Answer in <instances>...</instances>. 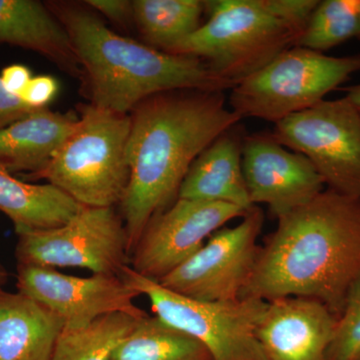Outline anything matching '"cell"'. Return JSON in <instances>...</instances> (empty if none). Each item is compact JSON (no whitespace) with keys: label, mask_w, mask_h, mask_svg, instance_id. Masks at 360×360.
Wrapping results in <instances>:
<instances>
[{"label":"cell","mask_w":360,"mask_h":360,"mask_svg":"<svg viewBox=\"0 0 360 360\" xmlns=\"http://www.w3.org/2000/svg\"><path fill=\"white\" fill-rule=\"evenodd\" d=\"M130 117V176L120 207L131 255L149 222L179 198L193 161L241 117L224 91L205 90L156 94Z\"/></svg>","instance_id":"obj_1"},{"label":"cell","mask_w":360,"mask_h":360,"mask_svg":"<svg viewBox=\"0 0 360 360\" xmlns=\"http://www.w3.org/2000/svg\"><path fill=\"white\" fill-rule=\"evenodd\" d=\"M277 220L241 297L314 298L338 319L360 276V198L324 189Z\"/></svg>","instance_id":"obj_2"},{"label":"cell","mask_w":360,"mask_h":360,"mask_svg":"<svg viewBox=\"0 0 360 360\" xmlns=\"http://www.w3.org/2000/svg\"><path fill=\"white\" fill-rule=\"evenodd\" d=\"M87 78L92 105L127 115L149 97L179 90L225 91L229 82L205 61L161 51L112 32L94 9L53 4Z\"/></svg>","instance_id":"obj_3"},{"label":"cell","mask_w":360,"mask_h":360,"mask_svg":"<svg viewBox=\"0 0 360 360\" xmlns=\"http://www.w3.org/2000/svg\"><path fill=\"white\" fill-rule=\"evenodd\" d=\"M317 0H212L208 20L169 53L193 56L232 87L297 46Z\"/></svg>","instance_id":"obj_4"},{"label":"cell","mask_w":360,"mask_h":360,"mask_svg":"<svg viewBox=\"0 0 360 360\" xmlns=\"http://www.w3.org/2000/svg\"><path fill=\"white\" fill-rule=\"evenodd\" d=\"M131 117L84 106L70 136L32 179H46L82 206L115 207L129 186Z\"/></svg>","instance_id":"obj_5"},{"label":"cell","mask_w":360,"mask_h":360,"mask_svg":"<svg viewBox=\"0 0 360 360\" xmlns=\"http://www.w3.org/2000/svg\"><path fill=\"white\" fill-rule=\"evenodd\" d=\"M360 71V54L335 58L293 46L234 85L229 105L245 117L277 123L324 101Z\"/></svg>","instance_id":"obj_6"},{"label":"cell","mask_w":360,"mask_h":360,"mask_svg":"<svg viewBox=\"0 0 360 360\" xmlns=\"http://www.w3.org/2000/svg\"><path fill=\"white\" fill-rule=\"evenodd\" d=\"M120 276L148 298L156 317L200 341L212 360H264L257 328L267 302L251 297L217 302L191 300L141 276L130 265Z\"/></svg>","instance_id":"obj_7"},{"label":"cell","mask_w":360,"mask_h":360,"mask_svg":"<svg viewBox=\"0 0 360 360\" xmlns=\"http://www.w3.org/2000/svg\"><path fill=\"white\" fill-rule=\"evenodd\" d=\"M270 135L309 158L328 189L360 198V111L347 97L288 116Z\"/></svg>","instance_id":"obj_8"},{"label":"cell","mask_w":360,"mask_h":360,"mask_svg":"<svg viewBox=\"0 0 360 360\" xmlns=\"http://www.w3.org/2000/svg\"><path fill=\"white\" fill-rule=\"evenodd\" d=\"M16 257L20 264L79 267L103 276H120L130 262L122 215L115 207L89 206L56 229L21 234Z\"/></svg>","instance_id":"obj_9"},{"label":"cell","mask_w":360,"mask_h":360,"mask_svg":"<svg viewBox=\"0 0 360 360\" xmlns=\"http://www.w3.org/2000/svg\"><path fill=\"white\" fill-rule=\"evenodd\" d=\"M241 219L236 226L215 231L195 255L158 283L200 302L240 298L257 264L264 213L253 205Z\"/></svg>","instance_id":"obj_10"},{"label":"cell","mask_w":360,"mask_h":360,"mask_svg":"<svg viewBox=\"0 0 360 360\" xmlns=\"http://www.w3.org/2000/svg\"><path fill=\"white\" fill-rule=\"evenodd\" d=\"M248 210L229 203L177 198L149 222L130 255V267L160 283L195 255L206 238Z\"/></svg>","instance_id":"obj_11"},{"label":"cell","mask_w":360,"mask_h":360,"mask_svg":"<svg viewBox=\"0 0 360 360\" xmlns=\"http://www.w3.org/2000/svg\"><path fill=\"white\" fill-rule=\"evenodd\" d=\"M18 288L58 315L65 328H84L111 314H148L134 304L139 293L120 276H73L52 267L20 264Z\"/></svg>","instance_id":"obj_12"},{"label":"cell","mask_w":360,"mask_h":360,"mask_svg":"<svg viewBox=\"0 0 360 360\" xmlns=\"http://www.w3.org/2000/svg\"><path fill=\"white\" fill-rule=\"evenodd\" d=\"M243 170L251 203L266 205L277 219L309 203L326 186L309 158L288 150L270 134L246 137Z\"/></svg>","instance_id":"obj_13"},{"label":"cell","mask_w":360,"mask_h":360,"mask_svg":"<svg viewBox=\"0 0 360 360\" xmlns=\"http://www.w3.org/2000/svg\"><path fill=\"white\" fill-rule=\"evenodd\" d=\"M338 317L314 298L267 302L257 328L264 360H326Z\"/></svg>","instance_id":"obj_14"},{"label":"cell","mask_w":360,"mask_h":360,"mask_svg":"<svg viewBox=\"0 0 360 360\" xmlns=\"http://www.w3.org/2000/svg\"><path fill=\"white\" fill-rule=\"evenodd\" d=\"M243 144L234 127L193 161L180 186L179 198L252 207L243 170Z\"/></svg>","instance_id":"obj_15"},{"label":"cell","mask_w":360,"mask_h":360,"mask_svg":"<svg viewBox=\"0 0 360 360\" xmlns=\"http://www.w3.org/2000/svg\"><path fill=\"white\" fill-rule=\"evenodd\" d=\"M63 328L41 303L0 290V360H51Z\"/></svg>","instance_id":"obj_16"},{"label":"cell","mask_w":360,"mask_h":360,"mask_svg":"<svg viewBox=\"0 0 360 360\" xmlns=\"http://www.w3.org/2000/svg\"><path fill=\"white\" fill-rule=\"evenodd\" d=\"M0 42L42 54L72 75H79L70 37L56 16L33 0H0Z\"/></svg>","instance_id":"obj_17"},{"label":"cell","mask_w":360,"mask_h":360,"mask_svg":"<svg viewBox=\"0 0 360 360\" xmlns=\"http://www.w3.org/2000/svg\"><path fill=\"white\" fill-rule=\"evenodd\" d=\"M78 115L39 108L0 129V161L11 172H39L75 129Z\"/></svg>","instance_id":"obj_18"},{"label":"cell","mask_w":360,"mask_h":360,"mask_svg":"<svg viewBox=\"0 0 360 360\" xmlns=\"http://www.w3.org/2000/svg\"><path fill=\"white\" fill-rule=\"evenodd\" d=\"M82 207L51 184L16 179L0 161V212L13 221L18 236L61 226Z\"/></svg>","instance_id":"obj_19"},{"label":"cell","mask_w":360,"mask_h":360,"mask_svg":"<svg viewBox=\"0 0 360 360\" xmlns=\"http://www.w3.org/2000/svg\"><path fill=\"white\" fill-rule=\"evenodd\" d=\"M134 20L151 47L169 52L200 27L206 13L200 0H136Z\"/></svg>","instance_id":"obj_20"},{"label":"cell","mask_w":360,"mask_h":360,"mask_svg":"<svg viewBox=\"0 0 360 360\" xmlns=\"http://www.w3.org/2000/svg\"><path fill=\"white\" fill-rule=\"evenodd\" d=\"M110 360H212L193 336L168 326L155 315L141 319Z\"/></svg>","instance_id":"obj_21"},{"label":"cell","mask_w":360,"mask_h":360,"mask_svg":"<svg viewBox=\"0 0 360 360\" xmlns=\"http://www.w3.org/2000/svg\"><path fill=\"white\" fill-rule=\"evenodd\" d=\"M144 316L111 314L84 328H65L51 360H110L118 345Z\"/></svg>","instance_id":"obj_22"},{"label":"cell","mask_w":360,"mask_h":360,"mask_svg":"<svg viewBox=\"0 0 360 360\" xmlns=\"http://www.w3.org/2000/svg\"><path fill=\"white\" fill-rule=\"evenodd\" d=\"M360 37V0L319 1L297 46L322 52Z\"/></svg>","instance_id":"obj_23"},{"label":"cell","mask_w":360,"mask_h":360,"mask_svg":"<svg viewBox=\"0 0 360 360\" xmlns=\"http://www.w3.org/2000/svg\"><path fill=\"white\" fill-rule=\"evenodd\" d=\"M326 360H360V276L348 292Z\"/></svg>","instance_id":"obj_24"},{"label":"cell","mask_w":360,"mask_h":360,"mask_svg":"<svg viewBox=\"0 0 360 360\" xmlns=\"http://www.w3.org/2000/svg\"><path fill=\"white\" fill-rule=\"evenodd\" d=\"M56 79L49 75L32 77L30 84L20 94L21 101L33 110L46 108L58 94Z\"/></svg>","instance_id":"obj_25"},{"label":"cell","mask_w":360,"mask_h":360,"mask_svg":"<svg viewBox=\"0 0 360 360\" xmlns=\"http://www.w3.org/2000/svg\"><path fill=\"white\" fill-rule=\"evenodd\" d=\"M33 110H35L23 103L20 96L11 94L0 79V129L25 117Z\"/></svg>","instance_id":"obj_26"},{"label":"cell","mask_w":360,"mask_h":360,"mask_svg":"<svg viewBox=\"0 0 360 360\" xmlns=\"http://www.w3.org/2000/svg\"><path fill=\"white\" fill-rule=\"evenodd\" d=\"M86 6L94 11L103 13L108 20L117 25H127L130 18H134L132 1L127 0H89Z\"/></svg>","instance_id":"obj_27"},{"label":"cell","mask_w":360,"mask_h":360,"mask_svg":"<svg viewBox=\"0 0 360 360\" xmlns=\"http://www.w3.org/2000/svg\"><path fill=\"white\" fill-rule=\"evenodd\" d=\"M32 78L30 70L26 66L20 65L7 66L0 77L6 89L18 96H20Z\"/></svg>","instance_id":"obj_28"},{"label":"cell","mask_w":360,"mask_h":360,"mask_svg":"<svg viewBox=\"0 0 360 360\" xmlns=\"http://www.w3.org/2000/svg\"><path fill=\"white\" fill-rule=\"evenodd\" d=\"M347 92V98L360 111V84L341 89Z\"/></svg>","instance_id":"obj_29"},{"label":"cell","mask_w":360,"mask_h":360,"mask_svg":"<svg viewBox=\"0 0 360 360\" xmlns=\"http://www.w3.org/2000/svg\"><path fill=\"white\" fill-rule=\"evenodd\" d=\"M7 278V272L6 269L0 264V290H1V285L6 283Z\"/></svg>","instance_id":"obj_30"}]
</instances>
